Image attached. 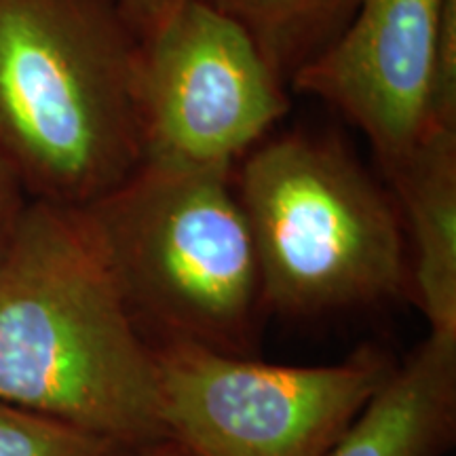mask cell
I'll return each mask as SVG.
<instances>
[{"instance_id": "obj_1", "label": "cell", "mask_w": 456, "mask_h": 456, "mask_svg": "<svg viewBox=\"0 0 456 456\" xmlns=\"http://www.w3.org/2000/svg\"><path fill=\"white\" fill-rule=\"evenodd\" d=\"M0 399L134 450L169 440L152 342L78 208L30 199L0 256Z\"/></svg>"}, {"instance_id": "obj_2", "label": "cell", "mask_w": 456, "mask_h": 456, "mask_svg": "<svg viewBox=\"0 0 456 456\" xmlns=\"http://www.w3.org/2000/svg\"><path fill=\"white\" fill-rule=\"evenodd\" d=\"M138 53L118 0H0V159L28 197L83 208L138 167Z\"/></svg>"}, {"instance_id": "obj_3", "label": "cell", "mask_w": 456, "mask_h": 456, "mask_svg": "<svg viewBox=\"0 0 456 456\" xmlns=\"http://www.w3.org/2000/svg\"><path fill=\"white\" fill-rule=\"evenodd\" d=\"M78 209L140 330L248 355L265 300L235 169L140 163Z\"/></svg>"}, {"instance_id": "obj_4", "label": "cell", "mask_w": 456, "mask_h": 456, "mask_svg": "<svg viewBox=\"0 0 456 456\" xmlns=\"http://www.w3.org/2000/svg\"><path fill=\"white\" fill-rule=\"evenodd\" d=\"M235 186L271 309L319 315L410 289L395 201L340 140L269 135L237 165Z\"/></svg>"}, {"instance_id": "obj_5", "label": "cell", "mask_w": 456, "mask_h": 456, "mask_svg": "<svg viewBox=\"0 0 456 456\" xmlns=\"http://www.w3.org/2000/svg\"><path fill=\"white\" fill-rule=\"evenodd\" d=\"M152 351L163 427L191 456H326L395 372L370 349L336 366H273L188 340Z\"/></svg>"}, {"instance_id": "obj_6", "label": "cell", "mask_w": 456, "mask_h": 456, "mask_svg": "<svg viewBox=\"0 0 456 456\" xmlns=\"http://www.w3.org/2000/svg\"><path fill=\"white\" fill-rule=\"evenodd\" d=\"M140 163L235 169L292 108L248 32L186 0L140 43L134 78Z\"/></svg>"}, {"instance_id": "obj_7", "label": "cell", "mask_w": 456, "mask_h": 456, "mask_svg": "<svg viewBox=\"0 0 456 456\" xmlns=\"http://www.w3.org/2000/svg\"><path fill=\"white\" fill-rule=\"evenodd\" d=\"M444 7L446 0H362L289 91L340 112L366 135L380 169L395 163L431 129Z\"/></svg>"}, {"instance_id": "obj_8", "label": "cell", "mask_w": 456, "mask_h": 456, "mask_svg": "<svg viewBox=\"0 0 456 456\" xmlns=\"http://www.w3.org/2000/svg\"><path fill=\"white\" fill-rule=\"evenodd\" d=\"M380 171L412 248L410 289L431 332L456 336V129L431 127Z\"/></svg>"}, {"instance_id": "obj_9", "label": "cell", "mask_w": 456, "mask_h": 456, "mask_svg": "<svg viewBox=\"0 0 456 456\" xmlns=\"http://www.w3.org/2000/svg\"><path fill=\"white\" fill-rule=\"evenodd\" d=\"M456 423V336L429 334L326 456H440Z\"/></svg>"}, {"instance_id": "obj_10", "label": "cell", "mask_w": 456, "mask_h": 456, "mask_svg": "<svg viewBox=\"0 0 456 456\" xmlns=\"http://www.w3.org/2000/svg\"><path fill=\"white\" fill-rule=\"evenodd\" d=\"M248 32L283 85L345 30L362 0H205Z\"/></svg>"}, {"instance_id": "obj_11", "label": "cell", "mask_w": 456, "mask_h": 456, "mask_svg": "<svg viewBox=\"0 0 456 456\" xmlns=\"http://www.w3.org/2000/svg\"><path fill=\"white\" fill-rule=\"evenodd\" d=\"M134 448L0 399V456H127Z\"/></svg>"}, {"instance_id": "obj_12", "label": "cell", "mask_w": 456, "mask_h": 456, "mask_svg": "<svg viewBox=\"0 0 456 456\" xmlns=\"http://www.w3.org/2000/svg\"><path fill=\"white\" fill-rule=\"evenodd\" d=\"M186 0H118L131 30L142 41H148L174 17Z\"/></svg>"}, {"instance_id": "obj_13", "label": "cell", "mask_w": 456, "mask_h": 456, "mask_svg": "<svg viewBox=\"0 0 456 456\" xmlns=\"http://www.w3.org/2000/svg\"><path fill=\"white\" fill-rule=\"evenodd\" d=\"M30 197L7 163L0 159V256L7 252Z\"/></svg>"}, {"instance_id": "obj_14", "label": "cell", "mask_w": 456, "mask_h": 456, "mask_svg": "<svg viewBox=\"0 0 456 456\" xmlns=\"http://www.w3.org/2000/svg\"><path fill=\"white\" fill-rule=\"evenodd\" d=\"M127 456H191L184 446H180L175 440H163L157 444H151V446L138 448Z\"/></svg>"}]
</instances>
